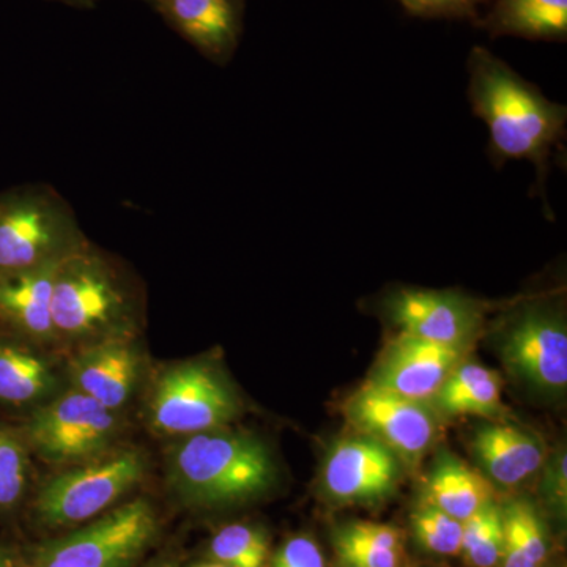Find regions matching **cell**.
Wrapping results in <instances>:
<instances>
[{"label":"cell","instance_id":"1","mask_svg":"<svg viewBox=\"0 0 567 567\" xmlns=\"http://www.w3.org/2000/svg\"><path fill=\"white\" fill-rule=\"evenodd\" d=\"M468 71L470 103L486 122L494 162L528 159L543 185L551 151L565 140L566 107L547 100L535 84L484 48H473Z\"/></svg>","mask_w":567,"mask_h":567},{"label":"cell","instance_id":"2","mask_svg":"<svg viewBox=\"0 0 567 567\" xmlns=\"http://www.w3.org/2000/svg\"><path fill=\"white\" fill-rule=\"evenodd\" d=\"M167 481L188 505L233 506L270 491L276 465L262 440L224 427L178 439L167 456Z\"/></svg>","mask_w":567,"mask_h":567},{"label":"cell","instance_id":"3","mask_svg":"<svg viewBox=\"0 0 567 567\" xmlns=\"http://www.w3.org/2000/svg\"><path fill=\"white\" fill-rule=\"evenodd\" d=\"M51 311L59 346L81 347L134 334L137 306L125 276L87 240L59 264Z\"/></svg>","mask_w":567,"mask_h":567},{"label":"cell","instance_id":"4","mask_svg":"<svg viewBox=\"0 0 567 567\" xmlns=\"http://www.w3.org/2000/svg\"><path fill=\"white\" fill-rule=\"evenodd\" d=\"M85 241L73 208L50 186L0 193V275L59 262Z\"/></svg>","mask_w":567,"mask_h":567},{"label":"cell","instance_id":"5","mask_svg":"<svg viewBox=\"0 0 567 567\" xmlns=\"http://www.w3.org/2000/svg\"><path fill=\"white\" fill-rule=\"evenodd\" d=\"M147 468L142 451L125 447L63 470L37 492L33 520L47 529L87 524L140 486Z\"/></svg>","mask_w":567,"mask_h":567},{"label":"cell","instance_id":"6","mask_svg":"<svg viewBox=\"0 0 567 567\" xmlns=\"http://www.w3.org/2000/svg\"><path fill=\"white\" fill-rule=\"evenodd\" d=\"M240 410V399L216 365L189 360L156 377L148 394L147 421L156 434L182 439L227 427Z\"/></svg>","mask_w":567,"mask_h":567},{"label":"cell","instance_id":"7","mask_svg":"<svg viewBox=\"0 0 567 567\" xmlns=\"http://www.w3.org/2000/svg\"><path fill=\"white\" fill-rule=\"evenodd\" d=\"M159 532L155 507L134 498L112 507L69 535L40 544L31 567H132L155 543Z\"/></svg>","mask_w":567,"mask_h":567},{"label":"cell","instance_id":"8","mask_svg":"<svg viewBox=\"0 0 567 567\" xmlns=\"http://www.w3.org/2000/svg\"><path fill=\"white\" fill-rule=\"evenodd\" d=\"M121 432V413L69 388L32 410L22 436L41 461L76 465L110 453Z\"/></svg>","mask_w":567,"mask_h":567},{"label":"cell","instance_id":"9","mask_svg":"<svg viewBox=\"0 0 567 567\" xmlns=\"http://www.w3.org/2000/svg\"><path fill=\"white\" fill-rule=\"evenodd\" d=\"M344 415L357 434L383 443L405 465L420 464L440 434L439 416L431 405L368 382L347 399Z\"/></svg>","mask_w":567,"mask_h":567},{"label":"cell","instance_id":"10","mask_svg":"<svg viewBox=\"0 0 567 567\" xmlns=\"http://www.w3.org/2000/svg\"><path fill=\"white\" fill-rule=\"evenodd\" d=\"M503 360L518 379L544 391L567 386V330L557 311L529 306L513 317L502 339Z\"/></svg>","mask_w":567,"mask_h":567},{"label":"cell","instance_id":"11","mask_svg":"<svg viewBox=\"0 0 567 567\" xmlns=\"http://www.w3.org/2000/svg\"><path fill=\"white\" fill-rule=\"evenodd\" d=\"M402 465L390 447L372 436H347L324 458V494L339 505H375L394 494Z\"/></svg>","mask_w":567,"mask_h":567},{"label":"cell","instance_id":"12","mask_svg":"<svg viewBox=\"0 0 567 567\" xmlns=\"http://www.w3.org/2000/svg\"><path fill=\"white\" fill-rule=\"evenodd\" d=\"M386 312L399 333L457 349L470 350L483 324L480 303L440 290H398L388 298Z\"/></svg>","mask_w":567,"mask_h":567},{"label":"cell","instance_id":"13","mask_svg":"<svg viewBox=\"0 0 567 567\" xmlns=\"http://www.w3.org/2000/svg\"><path fill=\"white\" fill-rule=\"evenodd\" d=\"M144 357L134 334L111 336L78 347L66 377L70 388L121 413L141 385Z\"/></svg>","mask_w":567,"mask_h":567},{"label":"cell","instance_id":"14","mask_svg":"<svg viewBox=\"0 0 567 567\" xmlns=\"http://www.w3.org/2000/svg\"><path fill=\"white\" fill-rule=\"evenodd\" d=\"M466 352L399 333L383 350L368 383L431 405L451 372L465 360Z\"/></svg>","mask_w":567,"mask_h":567},{"label":"cell","instance_id":"15","mask_svg":"<svg viewBox=\"0 0 567 567\" xmlns=\"http://www.w3.org/2000/svg\"><path fill=\"white\" fill-rule=\"evenodd\" d=\"M208 61L234 58L244 33L245 0H145Z\"/></svg>","mask_w":567,"mask_h":567},{"label":"cell","instance_id":"16","mask_svg":"<svg viewBox=\"0 0 567 567\" xmlns=\"http://www.w3.org/2000/svg\"><path fill=\"white\" fill-rule=\"evenodd\" d=\"M59 262L0 275V323L11 334L40 347L59 346L52 323V284Z\"/></svg>","mask_w":567,"mask_h":567},{"label":"cell","instance_id":"17","mask_svg":"<svg viewBox=\"0 0 567 567\" xmlns=\"http://www.w3.org/2000/svg\"><path fill=\"white\" fill-rule=\"evenodd\" d=\"M472 453L487 480L513 488L527 483L546 462L543 440L527 429L507 423H487L476 429Z\"/></svg>","mask_w":567,"mask_h":567},{"label":"cell","instance_id":"18","mask_svg":"<svg viewBox=\"0 0 567 567\" xmlns=\"http://www.w3.org/2000/svg\"><path fill=\"white\" fill-rule=\"evenodd\" d=\"M58 390L59 377L40 346L20 336L0 334V404L37 406Z\"/></svg>","mask_w":567,"mask_h":567},{"label":"cell","instance_id":"19","mask_svg":"<svg viewBox=\"0 0 567 567\" xmlns=\"http://www.w3.org/2000/svg\"><path fill=\"white\" fill-rule=\"evenodd\" d=\"M494 498V484L450 451H440L425 477L424 505L465 522Z\"/></svg>","mask_w":567,"mask_h":567},{"label":"cell","instance_id":"20","mask_svg":"<svg viewBox=\"0 0 567 567\" xmlns=\"http://www.w3.org/2000/svg\"><path fill=\"white\" fill-rule=\"evenodd\" d=\"M502 377L475 361H462L435 395V409L450 416L499 417L505 412Z\"/></svg>","mask_w":567,"mask_h":567},{"label":"cell","instance_id":"21","mask_svg":"<svg viewBox=\"0 0 567 567\" xmlns=\"http://www.w3.org/2000/svg\"><path fill=\"white\" fill-rule=\"evenodd\" d=\"M336 554L352 567H412L401 529L375 522H350L333 532Z\"/></svg>","mask_w":567,"mask_h":567},{"label":"cell","instance_id":"22","mask_svg":"<svg viewBox=\"0 0 567 567\" xmlns=\"http://www.w3.org/2000/svg\"><path fill=\"white\" fill-rule=\"evenodd\" d=\"M483 24L492 35L565 40L567 0H496Z\"/></svg>","mask_w":567,"mask_h":567},{"label":"cell","instance_id":"23","mask_svg":"<svg viewBox=\"0 0 567 567\" xmlns=\"http://www.w3.org/2000/svg\"><path fill=\"white\" fill-rule=\"evenodd\" d=\"M503 509L502 567H543L548 555V540L543 520L528 499H511Z\"/></svg>","mask_w":567,"mask_h":567},{"label":"cell","instance_id":"24","mask_svg":"<svg viewBox=\"0 0 567 567\" xmlns=\"http://www.w3.org/2000/svg\"><path fill=\"white\" fill-rule=\"evenodd\" d=\"M505 546L503 509L495 499L464 522L462 551L470 567H496Z\"/></svg>","mask_w":567,"mask_h":567},{"label":"cell","instance_id":"25","mask_svg":"<svg viewBox=\"0 0 567 567\" xmlns=\"http://www.w3.org/2000/svg\"><path fill=\"white\" fill-rule=\"evenodd\" d=\"M210 557L224 567H268L270 543L262 529L230 524L212 537Z\"/></svg>","mask_w":567,"mask_h":567},{"label":"cell","instance_id":"26","mask_svg":"<svg viewBox=\"0 0 567 567\" xmlns=\"http://www.w3.org/2000/svg\"><path fill=\"white\" fill-rule=\"evenodd\" d=\"M24 436L0 425V514L14 509L25 495L31 461Z\"/></svg>","mask_w":567,"mask_h":567},{"label":"cell","instance_id":"27","mask_svg":"<svg viewBox=\"0 0 567 567\" xmlns=\"http://www.w3.org/2000/svg\"><path fill=\"white\" fill-rule=\"evenodd\" d=\"M412 528L420 546L431 554L440 557L461 555L464 522L421 503L412 514Z\"/></svg>","mask_w":567,"mask_h":567},{"label":"cell","instance_id":"28","mask_svg":"<svg viewBox=\"0 0 567 567\" xmlns=\"http://www.w3.org/2000/svg\"><path fill=\"white\" fill-rule=\"evenodd\" d=\"M409 13L424 18H477L486 0H399Z\"/></svg>","mask_w":567,"mask_h":567},{"label":"cell","instance_id":"29","mask_svg":"<svg viewBox=\"0 0 567 567\" xmlns=\"http://www.w3.org/2000/svg\"><path fill=\"white\" fill-rule=\"evenodd\" d=\"M543 494L548 505L558 514H566L567 505V456L565 447L555 451L550 461L543 465Z\"/></svg>","mask_w":567,"mask_h":567},{"label":"cell","instance_id":"30","mask_svg":"<svg viewBox=\"0 0 567 567\" xmlns=\"http://www.w3.org/2000/svg\"><path fill=\"white\" fill-rule=\"evenodd\" d=\"M271 567H327V563L312 537L293 536L276 551Z\"/></svg>","mask_w":567,"mask_h":567},{"label":"cell","instance_id":"31","mask_svg":"<svg viewBox=\"0 0 567 567\" xmlns=\"http://www.w3.org/2000/svg\"><path fill=\"white\" fill-rule=\"evenodd\" d=\"M0 567H31L29 563L22 561L11 548L0 546Z\"/></svg>","mask_w":567,"mask_h":567},{"label":"cell","instance_id":"32","mask_svg":"<svg viewBox=\"0 0 567 567\" xmlns=\"http://www.w3.org/2000/svg\"><path fill=\"white\" fill-rule=\"evenodd\" d=\"M58 2L66 3V6L82 7V9H91L99 0H58Z\"/></svg>","mask_w":567,"mask_h":567},{"label":"cell","instance_id":"33","mask_svg":"<svg viewBox=\"0 0 567 567\" xmlns=\"http://www.w3.org/2000/svg\"><path fill=\"white\" fill-rule=\"evenodd\" d=\"M196 567H224V566L219 565V563L213 561V563H205V565H199Z\"/></svg>","mask_w":567,"mask_h":567},{"label":"cell","instance_id":"34","mask_svg":"<svg viewBox=\"0 0 567 567\" xmlns=\"http://www.w3.org/2000/svg\"><path fill=\"white\" fill-rule=\"evenodd\" d=\"M156 567H171L169 565H164V566H156Z\"/></svg>","mask_w":567,"mask_h":567},{"label":"cell","instance_id":"35","mask_svg":"<svg viewBox=\"0 0 567 567\" xmlns=\"http://www.w3.org/2000/svg\"><path fill=\"white\" fill-rule=\"evenodd\" d=\"M342 567H352V566H346V565H344V566H342Z\"/></svg>","mask_w":567,"mask_h":567}]
</instances>
